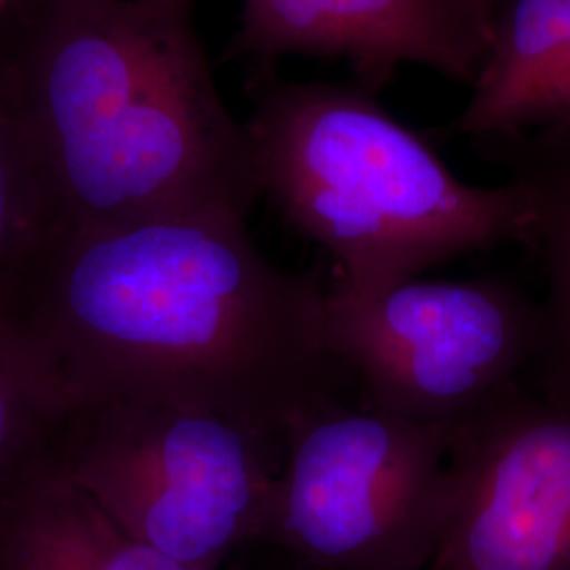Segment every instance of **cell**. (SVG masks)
I'll list each match as a JSON object with an SVG mask.
<instances>
[{
    "label": "cell",
    "instance_id": "8",
    "mask_svg": "<svg viewBox=\"0 0 570 570\" xmlns=\"http://www.w3.org/2000/svg\"><path fill=\"white\" fill-rule=\"evenodd\" d=\"M508 0H244L237 49L341 58L383 82L404 63L473 82Z\"/></svg>",
    "mask_w": 570,
    "mask_h": 570
},
{
    "label": "cell",
    "instance_id": "13",
    "mask_svg": "<svg viewBox=\"0 0 570 570\" xmlns=\"http://www.w3.org/2000/svg\"><path fill=\"white\" fill-rule=\"evenodd\" d=\"M49 230L9 68H0V289Z\"/></svg>",
    "mask_w": 570,
    "mask_h": 570
},
{
    "label": "cell",
    "instance_id": "3",
    "mask_svg": "<svg viewBox=\"0 0 570 570\" xmlns=\"http://www.w3.org/2000/svg\"><path fill=\"white\" fill-rule=\"evenodd\" d=\"M261 195L341 266L374 287L505 242H529L522 180L475 186L364 91L271 87L245 122Z\"/></svg>",
    "mask_w": 570,
    "mask_h": 570
},
{
    "label": "cell",
    "instance_id": "15",
    "mask_svg": "<svg viewBox=\"0 0 570 570\" xmlns=\"http://www.w3.org/2000/svg\"><path fill=\"white\" fill-rule=\"evenodd\" d=\"M7 2H9V0H0V13H2V9L7 7Z\"/></svg>",
    "mask_w": 570,
    "mask_h": 570
},
{
    "label": "cell",
    "instance_id": "14",
    "mask_svg": "<svg viewBox=\"0 0 570 570\" xmlns=\"http://www.w3.org/2000/svg\"><path fill=\"white\" fill-rule=\"evenodd\" d=\"M562 4H564V35H567L564 70H562V81L551 110L550 122L570 125V0H562Z\"/></svg>",
    "mask_w": 570,
    "mask_h": 570
},
{
    "label": "cell",
    "instance_id": "6",
    "mask_svg": "<svg viewBox=\"0 0 570 570\" xmlns=\"http://www.w3.org/2000/svg\"><path fill=\"white\" fill-rule=\"evenodd\" d=\"M326 336L370 407L454 428L520 387L534 357L537 305L499 279L336 284L326 292Z\"/></svg>",
    "mask_w": 570,
    "mask_h": 570
},
{
    "label": "cell",
    "instance_id": "2",
    "mask_svg": "<svg viewBox=\"0 0 570 570\" xmlns=\"http://www.w3.org/2000/svg\"><path fill=\"white\" fill-rule=\"evenodd\" d=\"M193 0H47L9 75L53 228L247 218L261 195Z\"/></svg>",
    "mask_w": 570,
    "mask_h": 570
},
{
    "label": "cell",
    "instance_id": "10",
    "mask_svg": "<svg viewBox=\"0 0 570 570\" xmlns=\"http://www.w3.org/2000/svg\"><path fill=\"white\" fill-rule=\"evenodd\" d=\"M564 45L562 0H508L456 129L494 136L550 122Z\"/></svg>",
    "mask_w": 570,
    "mask_h": 570
},
{
    "label": "cell",
    "instance_id": "9",
    "mask_svg": "<svg viewBox=\"0 0 570 570\" xmlns=\"http://www.w3.org/2000/svg\"><path fill=\"white\" fill-rule=\"evenodd\" d=\"M0 570H188L134 539L56 452L0 492Z\"/></svg>",
    "mask_w": 570,
    "mask_h": 570
},
{
    "label": "cell",
    "instance_id": "12",
    "mask_svg": "<svg viewBox=\"0 0 570 570\" xmlns=\"http://www.w3.org/2000/svg\"><path fill=\"white\" fill-rule=\"evenodd\" d=\"M68 412L58 376L0 306V492L56 452Z\"/></svg>",
    "mask_w": 570,
    "mask_h": 570
},
{
    "label": "cell",
    "instance_id": "11",
    "mask_svg": "<svg viewBox=\"0 0 570 570\" xmlns=\"http://www.w3.org/2000/svg\"><path fill=\"white\" fill-rule=\"evenodd\" d=\"M532 218L529 239L548 268V294L537 305L532 370L541 393L570 404V153L527 171Z\"/></svg>",
    "mask_w": 570,
    "mask_h": 570
},
{
    "label": "cell",
    "instance_id": "4",
    "mask_svg": "<svg viewBox=\"0 0 570 570\" xmlns=\"http://www.w3.org/2000/svg\"><path fill=\"white\" fill-rule=\"evenodd\" d=\"M271 440L190 407H70L56 459L127 534L188 570L263 543L277 473Z\"/></svg>",
    "mask_w": 570,
    "mask_h": 570
},
{
    "label": "cell",
    "instance_id": "5",
    "mask_svg": "<svg viewBox=\"0 0 570 570\" xmlns=\"http://www.w3.org/2000/svg\"><path fill=\"white\" fill-rule=\"evenodd\" d=\"M450 429L338 400L284 438L263 546L311 570H425L449 518Z\"/></svg>",
    "mask_w": 570,
    "mask_h": 570
},
{
    "label": "cell",
    "instance_id": "7",
    "mask_svg": "<svg viewBox=\"0 0 570 570\" xmlns=\"http://www.w3.org/2000/svg\"><path fill=\"white\" fill-rule=\"evenodd\" d=\"M428 570H570V404L515 387L450 429Z\"/></svg>",
    "mask_w": 570,
    "mask_h": 570
},
{
    "label": "cell",
    "instance_id": "1",
    "mask_svg": "<svg viewBox=\"0 0 570 570\" xmlns=\"http://www.w3.org/2000/svg\"><path fill=\"white\" fill-rule=\"evenodd\" d=\"M247 218L53 228L0 289L70 407L204 410L275 442L334 402L326 292L266 261Z\"/></svg>",
    "mask_w": 570,
    "mask_h": 570
}]
</instances>
